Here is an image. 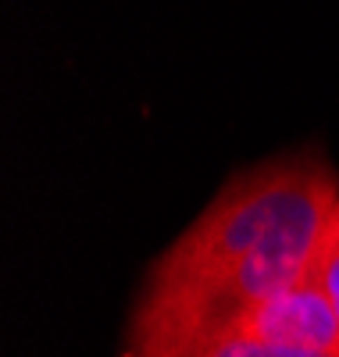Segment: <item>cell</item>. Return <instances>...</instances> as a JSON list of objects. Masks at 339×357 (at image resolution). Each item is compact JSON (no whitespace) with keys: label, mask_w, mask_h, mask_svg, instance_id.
Returning a JSON list of instances; mask_svg holds the SVG:
<instances>
[{"label":"cell","mask_w":339,"mask_h":357,"mask_svg":"<svg viewBox=\"0 0 339 357\" xmlns=\"http://www.w3.org/2000/svg\"><path fill=\"white\" fill-rule=\"evenodd\" d=\"M190 357H339V354H311V350H289V347H275L246 336H222Z\"/></svg>","instance_id":"obj_3"},{"label":"cell","mask_w":339,"mask_h":357,"mask_svg":"<svg viewBox=\"0 0 339 357\" xmlns=\"http://www.w3.org/2000/svg\"><path fill=\"white\" fill-rule=\"evenodd\" d=\"M318 275H322V286H325V293H329V301H332V311H336V318H339V243L322 257V264H318Z\"/></svg>","instance_id":"obj_4"},{"label":"cell","mask_w":339,"mask_h":357,"mask_svg":"<svg viewBox=\"0 0 339 357\" xmlns=\"http://www.w3.org/2000/svg\"><path fill=\"white\" fill-rule=\"evenodd\" d=\"M225 336H246L289 350H311V354H339V318L332 301L322 286L318 268L293 289L275 293L268 301L246 307Z\"/></svg>","instance_id":"obj_2"},{"label":"cell","mask_w":339,"mask_h":357,"mask_svg":"<svg viewBox=\"0 0 339 357\" xmlns=\"http://www.w3.org/2000/svg\"><path fill=\"white\" fill-rule=\"evenodd\" d=\"M339 218V178L318 158H286L250 172L207 204V211L150 268L143 296H168L225 275L246 257L318 240Z\"/></svg>","instance_id":"obj_1"}]
</instances>
